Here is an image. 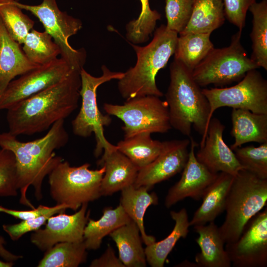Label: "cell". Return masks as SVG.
<instances>
[{"instance_id": "1", "label": "cell", "mask_w": 267, "mask_h": 267, "mask_svg": "<svg viewBox=\"0 0 267 267\" xmlns=\"http://www.w3.org/2000/svg\"><path fill=\"white\" fill-rule=\"evenodd\" d=\"M80 71L73 70L63 80L7 109L8 132L16 136L34 134L70 116L78 106Z\"/></svg>"}, {"instance_id": "2", "label": "cell", "mask_w": 267, "mask_h": 267, "mask_svg": "<svg viewBox=\"0 0 267 267\" xmlns=\"http://www.w3.org/2000/svg\"><path fill=\"white\" fill-rule=\"evenodd\" d=\"M64 124V120H60L44 136L27 142L18 140L8 132L0 133V147L10 150L15 157L19 202L31 209L35 207L26 195L28 187L32 186L37 200H41L44 178L63 161L61 157L56 155L55 150L65 146L68 142L69 134Z\"/></svg>"}, {"instance_id": "3", "label": "cell", "mask_w": 267, "mask_h": 267, "mask_svg": "<svg viewBox=\"0 0 267 267\" xmlns=\"http://www.w3.org/2000/svg\"><path fill=\"white\" fill-rule=\"evenodd\" d=\"M170 82L166 93L172 128L190 136L192 128L204 142L209 125L210 105L202 89L193 78L192 71L174 59L170 66Z\"/></svg>"}, {"instance_id": "4", "label": "cell", "mask_w": 267, "mask_h": 267, "mask_svg": "<svg viewBox=\"0 0 267 267\" xmlns=\"http://www.w3.org/2000/svg\"><path fill=\"white\" fill-rule=\"evenodd\" d=\"M178 38L177 33L162 25L155 30L153 39L147 45L140 46L130 43L135 51L137 60L135 65L118 80V90L123 98L163 95L157 86L155 78L174 54Z\"/></svg>"}, {"instance_id": "5", "label": "cell", "mask_w": 267, "mask_h": 267, "mask_svg": "<svg viewBox=\"0 0 267 267\" xmlns=\"http://www.w3.org/2000/svg\"><path fill=\"white\" fill-rule=\"evenodd\" d=\"M267 202V179H262L243 169L234 177L228 192L224 220L219 227L225 244L240 237L249 220L260 212Z\"/></svg>"}, {"instance_id": "6", "label": "cell", "mask_w": 267, "mask_h": 267, "mask_svg": "<svg viewBox=\"0 0 267 267\" xmlns=\"http://www.w3.org/2000/svg\"><path fill=\"white\" fill-rule=\"evenodd\" d=\"M101 70L102 75L95 77L84 68L81 69L80 95L82 104L78 114L72 122V131L76 135L86 138L94 134L95 157L99 156L102 151H109L117 148L116 145L110 143L104 136V127L108 126L112 119L110 115L103 114L98 109L97 89L103 83L114 79L120 80L124 75L123 72L111 71L105 65L101 66Z\"/></svg>"}, {"instance_id": "7", "label": "cell", "mask_w": 267, "mask_h": 267, "mask_svg": "<svg viewBox=\"0 0 267 267\" xmlns=\"http://www.w3.org/2000/svg\"><path fill=\"white\" fill-rule=\"evenodd\" d=\"M90 164L71 166L67 161L58 164L48 174L50 193L56 204L66 205L76 211L82 204L101 196V182L105 168L90 170Z\"/></svg>"}, {"instance_id": "8", "label": "cell", "mask_w": 267, "mask_h": 267, "mask_svg": "<svg viewBox=\"0 0 267 267\" xmlns=\"http://www.w3.org/2000/svg\"><path fill=\"white\" fill-rule=\"evenodd\" d=\"M239 30L231 38L230 44L212 49L192 72L193 78L200 87L213 84L223 87L240 81L249 71L259 66L247 55Z\"/></svg>"}, {"instance_id": "9", "label": "cell", "mask_w": 267, "mask_h": 267, "mask_svg": "<svg viewBox=\"0 0 267 267\" xmlns=\"http://www.w3.org/2000/svg\"><path fill=\"white\" fill-rule=\"evenodd\" d=\"M103 108L123 122L124 138L144 132L164 134L172 128L167 103L157 96L135 97L123 105L105 103Z\"/></svg>"}, {"instance_id": "10", "label": "cell", "mask_w": 267, "mask_h": 267, "mask_svg": "<svg viewBox=\"0 0 267 267\" xmlns=\"http://www.w3.org/2000/svg\"><path fill=\"white\" fill-rule=\"evenodd\" d=\"M22 10L29 11L43 24L44 31L52 37L61 51V58L74 68L81 70L86 61L84 48L76 49L70 44L69 39L82 28V22L78 18L61 11L56 0H43L37 5H29L13 0Z\"/></svg>"}, {"instance_id": "11", "label": "cell", "mask_w": 267, "mask_h": 267, "mask_svg": "<svg viewBox=\"0 0 267 267\" xmlns=\"http://www.w3.org/2000/svg\"><path fill=\"white\" fill-rule=\"evenodd\" d=\"M257 69L247 72L233 86L202 89L210 105L209 122L214 112L222 107L267 114V81Z\"/></svg>"}, {"instance_id": "12", "label": "cell", "mask_w": 267, "mask_h": 267, "mask_svg": "<svg viewBox=\"0 0 267 267\" xmlns=\"http://www.w3.org/2000/svg\"><path fill=\"white\" fill-rule=\"evenodd\" d=\"M74 69H77L61 57L21 75L8 84L1 95L0 110H7L18 102L57 84Z\"/></svg>"}, {"instance_id": "13", "label": "cell", "mask_w": 267, "mask_h": 267, "mask_svg": "<svg viewBox=\"0 0 267 267\" xmlns=\"http://www.w3.org/2000/svg\"><path fill=\"white\" fill-rule=\"evenodd\" d=\"M224 248L234 267H267V208L251 219L238 239Z\"/></svg>"}, {"instance_id": "14", "label": "cell", "mask_w": 267, "mask_h": 267, "mask_svg": "<svg viewBox=\"0 0 267 267\" xmlns=\"http://www.w3.org/2000/svg\"><path fill=\"white\" fill-rule=\"evenodd\" d=\"M88 203L71 215L60 213L50 217L44 228L33 231L30 241L40 250L46 251L58 243L84 241V232L89 218L90 211L87 212Z\"/></svg>"}, {"instance_id": "15", "label": "cell", "mask_w": 267, "mask_h": 267, "mask_svg": "<svg viewBox=\"0 0 267 267\" xmlns=\"http://www.w3.org/2000/svg\"><path fill=\"white\" fill-rule=\"evenodd\" d=\"M161 151L150 164L139 169L134 185L148 189L182 171L188 158V139L162 142Z\"/></svg>"}, {"instance_id": "16", "label": "cell", "mask_w": 267, "mask_h": 267, "mask_svg": "<svg viewBox=\"0 0 267 267\" xmlns=\"http://www.w3.org/2000/svg\"><path fill=\"white\" fill-rule=\"evenodd\" d=\"M190 137L188 158L180 178L169 189L165 197V205L168 208L187 197L195 200L202 199L219 174L212 173L197 160L194 149L197 143Z\"/></svg>"}, {"instance_id": "17", "label": "cell", "mask_w": 267, "mask_h": 267, "mask_svg": "<svg viewBox=\"0 0 267 267\" xmlns=\"http://www.w3.org/2000/svg\"><path fill=\"white\" fill-rule=\"evenodd\" d=\"M225 128L218 119L212 118L204 144L195 156L197 160L212 173H225L234 177L243 168L233 151L223 140Z\"/></svg>"}, {"instance_id": "18", "label": "cell", "mask_w": 267, "mask_h": 267, "mask_svg": "<svg viewBox=\"0 0 267 267\" xmlns=\"http://www.w3.org/2000/svg\"><path fill=\"white\" fill-rule=\"evenodd\" d=\"M97 166H104L100 192L101 196L110 195L134 184L139 169L117 148L104 152Z\"/></svg>"}, {"instance_id": "19", "label": "cell", "mask_w": 267, "mask_h": 267, "mask_svg": "<svg viewBox=\"0 0 267 267\" xmlns=\"http://www.w3.org/2000/svg\"><path fill=\"white\" fill-rule=\"evenodd\" d=\"M20 45L9 35L0 18V98L16 76L39 66L29 60Z\"/></svg>"}, {"instance_id": "20", "label": "cell", "mask_w": 267, "mask_h": 267, "mask_svg": "<svg viewBox=\"0 0 267 267\" xmlns=\"http://www.w3.org/2000/svg\"><path fill=\"white\" fill-rule=\"evenodd\" d=\"M193 228L199 235L196 242L200 248L195 257L196 267H230L225 243L214 221L208 224L194 225Z\"/></svg>"}, {"instance_id": "21", "label": "cell", "mask_w": 267, "mask_h": 267, "mask_svg": "<svg viewBox=\"0 0 267 267\" xmlns=\"http://www.w3.org/2000/svg\"><path fill=\"white\" fill-rule=\"evenodd\" d=\"M233 178L234 176L230 174L219 173L203 195L202 204L189 221L190 226L214 222L224 211L227 196Z\"/></svg>"}, {"instance_id": "22", "label": "cell", "mask_w": 267, "mask_h": 267, "mask_svg": "<svg viewBox=\"0 0 267 267\" xmlns=\"http://www.w3.org/2000/svg\"><path fill=\"white\" fill-rule=\"evenodd\" d=\"M231 121L230 134L234 138L230 147L232 150L248 142H267V114L233 109Z\"/></svg>"}, {"instance_id": "23", "label": "cell", "mask_w": 267, "mask_h": 267, "mask_svg": "<svg viewBox=\"0 0 267 267\" xmlns=\"http://www.w3.org/2000/svg\"><path fill=\"white\" fill-rule=\"evenodd\" d=\"M144 186L136 187L134 184L121 190L120 204L139 228L142 242L150 245L156 241L154 236L146 234L144 226L143 218L147 209L152 205L158 203V198L155 192L149 193Z\"/></svg>"}, {"instance_id": "24", "label": "cell", "mask_w": 267, "mask_h": 267, "mask_svg": "<svg viewBox=\"0 0 267 267\" xmlns=\"http://www.w3.org/2000/svg\"><path fill=\"white\" fill-rule=\"evenodd\" d=\"M109 235L115 242L118 249L119 258L125 267L146 266L140 231L133 221L116 229Z\"/></svg>"}, {"instance_id": "25", "label": "cell", "mask_w": 267, "mask_h": 267, "mask_svg": "<svg viewBox=\"0 0 267 267\" xmlns=\"http://www.w3.org/2000/svg\"><path fill=\"white\" fill-rule=\"evenodd\" d=\"M175 224L172 232L165 238L146 245L144 249L146 262L152 267H163L165 261L178 240L186 237L190 226L186 210L170 212Z\"/></svg>"}, {"instance_id": "26", "label": "cell", "mask_w": 267, "mask_h": 267, "mask_svg": "<svg viewBox=\"0 0 267 267\" xmlns=\"http://www.w3.org/2000/svg\"><path fill=\"white\" fill-rule=\"evenodd\" d=\"M132 220L120 204L115 209L105 208L98 220L89 218L84 232V242L87 250H97L103 238Z\"/></svg>"}, {"instance_id": "27", "label": "cell", "mask_w": 267, "mask_h": 267, "mask_svg": "<svg viewBox=\"0 0 267 267\" xmlns=\"http://www.w3.org/2000/svg\"><path fill=\"white\" fill-rule=\"evenodd\" d=\"M222 0H194L192 16L185 30L188 33L211 34L224 22Z\"/></svg>"}, {"instance_id": "28", "label": "cell", "mask_w": 267, "mask_h": 267, "mask_svg": "<svg viewBox=\"0 0 267 267\" xmlns=\"http://www.w3.org/2000/svg\"><path fill=\"white\" fill-rule=\"evenodd\" d=\"M211 34L188 33L178 37L174 59L192 72L196 66L213 49Z\"/></svg>"}, {"instance_id": "29", "label": "cell", "mask_w": 267, "mask_h": 267, "mask_svg": "<svg viewBox=\"0 0 267 267\" xmlns=\"http://www.w3.org/2000/svg\"><path fill=\"white\" fill-rule=\"evenodd\" d=\"M151 134L141 133L119 141L117 149L139 169L151 163L160 153L162 142L154 140Z\"/></svg>"}, {"instance_id": "30", "label": "cell", "mask_w": 267, "mask_h": 267, "mask_svg": "<svg viewBox=\"0 0 267 267\" xmlns=\"http://www.w3.org/2000/svg\"><path fill=\"white\" fill-rule=\"evenodd\" d=\"M252 28L250 34L252 52L251 59L259 67L267 70V0L250 6Z\"/></svg>"}, {"instance_id": "31", "label": "cell", "mask_w": 267, "mask_h": 267, "mask_svg": "<svg viewBox=\"0 0 267 267\" xmlns=\"http://www.w3.org/2000/svg\"><path fill=\"white\" fill-rule=\"evenodd\" d=\"M84 241L64 242L56 244L45 253L38 267H77L87 258Z\"/></svg>"}, {"instance_id": "32", "label": "cell", "mask_w": 267, "mask_h": 267, "mask_svg": "<svg viewBox=\"0 0 267 267\" xmlns=\"http://www.w3.org/2000/svg\"><path fill=\"white\" fill-rule=\"evenodd\" d=\"M22 50L31 62L40 66L58 58L61 51L51 36L45 31L32 29L26 36Z\"/></svg>"}, {"instance_id": "33", "label": "cell", "mask_w": 267, "mask_h": 267, "mask_svg": "<svg viewBox=\"0 0 267 267\" xmlns=\"http://www.w3.org/2000/svg\"><path fill=\"white\" fill-rule=\"evenodd\" d=\"M0 18L9 35L21 44L33 29L35 22L16 5L13 0L0 2Z\"/></svg>"}, {"instance_id": "34", "label": "cell", "mask_w": 267, "mask_h": 267, "mask_svg": "<svg viewBox=\"0 0 267 267\" xmlns=\"http://www.w3.org/2000/svg\"><path fill=\"white\" fill-rule=\"evenodd\" d=\"M139 0L141 3L139 15L126 26V38L134 44L144 43L149 40L155 29L157 21L161 17L157 10L150 8L149 0Z\"/></svg>"}, {"instance_id": "35", "label": "cell", "mask_w": 267, "mask_h": 267, "mask_svg": "<svg viewBox=\"0 0 267 267\" xmlns=\"http://www.w3.org/2000/svg\"><path fill=\"white\" fill-rule=\"evenodd\" d=\"M243 169L262 179H267V142L237 147L233 150Z\"/></svg>"}, {"instance_id": "36", "label": "cell", "mask_w": 267, "mask_h": 267, "mask_svg": "<svg viewBox=\"0 0 267 267\" xmlns=\"http://www.w3.org/2000/svg\"><path fill=\"white\" fill-rule=\"evenodd\" d=\"M18 190L15 156L10 150L0 147V197L16 196Z\"/></svg>"}, {"instance_id": "37", "label": "cell", "mask_w": 267, "mask_h": 267, "mask_svg": "<svg viewBox=\"0 0 267 267\" xmlns=\"http://www.w3.org/2000/svg\"><path fill=\"white\" fill-rule=\"evenodd\" d=\"M194 0H166L165 14L167 28L181 33L191 19Z\"/></svg>"}, {"instance_id": "38", "label": "cell", "mask_w": 267, "mask_h": 267, "mask_svg": "<svg viewBox=\"0 0 267 267\" xmlns=\"http://www.w3.org/2000/svg\"><path fill=\"white\" fill-rule=\"evenodd\" d=\"M225 19L242 31L245 26L247 12L256 0H222Z\"/></svg>"}, {"instance_id": "39", "label": "cell", "mask_w": 267, "mask_h": 267, "mask_svg": "<svg viewBox=\"0 0 267 267\" xmlns=\"http://www.w3.org/2000/svg\"><path fill=\"white\" fill-rule=\"evenodd\" d=\"M52 216L53 215H44L36 218L22 220L16 224H3L2 228L12 240L16 241L25 234L40 228L43 225L45 224L48 219Z\"/></svg>"}, {"instance_id": "40", "label": "cell", "mask_w": 267, "mask_h": 267, "mask_svg": "<svg viewBox=\"0 0 267 267\" xmlns=\"http://www.w3.org/2000/svg\"><path fill=\"white\" fill-rule=\"evenodd\" d=\"M67 209H69L68 207L65 204H56L53 207L40 205L37 208L26 211L13 210L0 205V213L8 214L17 219L26 220L36 218L44 215H54L56 214L63 213Z\"/></svg>"}, {"instance_id": "41", "label": "cell", "mask_w": 267, "mask_h": 267, "mask_svg": "<svg viewBox=\"0 0 267 267\" xmlns=\"http://www.w3.org/2000/svg\"><path fill=\"white\" fill-rule=\"evenodd\" d=\"M90 267H125L120 259L115 255L110 246H108L105 252L98 258L93 260Z\"/></svg>"}, {"instance_id": "42", "label": "cell", "mask_w": 267, "mask_h": 267, "mask_svg": "<svg viewBox=\"0 0 267 267\" xmlns=\"http://www.w3.org/2000/svg\"><path fill=\"white\" fill-rule=\"evenodd\" d=\"M6 242L4 238L0 236V256L6 261H16L22 258L20 255H16L7 250L4 247Z\"/></svg>"}, {"instance_id": "43", "label": "cell", "mask_w": 267, "mask_h": 267, "mask_svg": "<svg viewBox=\"0 0 267 267\" xmlns=\"http://www.w3.org/2000/svg\"><path fill=\"white\" fill-rule=\"evenodd\" d=\"M14 265L13 262L2 261L0 260V267H11Z\"/></svg>"}, {"instance_id": "44", "label": "cell", "mask_w": 267, "mask_h": 267, "mask_svg": "<svg viewBox=\"0 0 267 267\" xmlns=\"http://www.w3.org/2000/svg\"><path fill=\"white\" fill-rule=\"evenodd\" d=\"M13 0L16 1H19H19H20V0Z\"/></svg>"}, {"instance_id": "45", "label": "cell", "mask_w": 267, "mask_h": 267, "mask_svg": "<svg viewBox=\"0 0 267 267\" xmlns=\"http://www.w3.org/2000/svg\"><path fill=\"white\" fill-rule=\"evenodd\" d=\"M5 0H0V2Z\"/></svg>"}]
</instances>
